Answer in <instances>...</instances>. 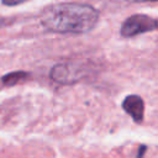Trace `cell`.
Here are the masks:
<instances>
[{"label":"cell","mask_w":158,"mask_h":158,"mask_svg":"<svg viewBox=\"0 0 158 158\" xmlns=\"http://www.w3.org/2000/svg\"><path fill=\"white\" fill-rule=\"evenodd\" d=\"M157 28H158V20L147 15L137 14V15L130 16L122 23L121 35L123 37H132V36H136L143 32H149Z\"/></svg>","instance_id":"cell-2"},{"label":"cell","mask_w":158,"mask_h":158,"mask_svg":"<svg viewBox=\"0 0 158 158\" xmlns=\"http://www.w3.org/2000/svg\"><path fill=\"white\" fill-rule=\"evenodd\" d=\"M49 75L59 84H73L85 75V68L77 63H60L51 69Z\"/></svg>","instance_id":"cell-3"},{"label":"cell","mask_w":158,"mask_h":158,"mask_svg":"<svg viewBox=\"0 0 158 158\" xmlns=\"http://www.w3.org/2000/svg\"><path fill=\"white\" fill-rule=\"evenodd\" d=\"M23 1H26V0H2V4L7 5V6H15V5L22 4Z\"/></svg>","instance_id":"cell-6"},{"label":"cell","mask_w":158,"mask_h":158,"mask_svg":"<svg viewBox=\"0 0 158 158\" xmlns=\"http://www.w3.org/2000/svg\"><path fill=\"white\" fill-rule=\"evenodd\" d=\"M26 77H27V73H25V72H11V73L4 75L1 80L5 85L11 86V85H15V84L22 81Z\"/></svg>","instance_id":"cell-5"},{"label":"cell","mask_w":158,"mask_h":158,"mask_svg":"<svg viewBox=\"0 0 158 158\" xmlns=\"http://www.w3.org/2000/svg\"><path fill=\"white\" fill-rule=\"evenodd\" d=\"M99 20L96 9L88 4L62 2L47 9L42 16V25L58 33H84L93 30Z\"/></svg>","instance_id":"cell-1"},{"label":"cell","mask_w":158,"mask_h":158,"mask_svg":"<svg viewBox=\"0 0 158 158\" xmlns=\"http://www.w3.org/2000/svg\"><path fill=\"white\" fill-rule=\"evenodd\" d=\"M122 109L133 118V121H136L137 123L142 122L144 114V104L138 95H128L122 102Z\"/></svg>","instance_id":"cell-4"},{"label":"cell","mask_w":158,"mask_h":158,"mask_svg":"<svg viewBox=\"0 0 158 158\" xmlns=\"http://www.w3.org/2000/svg\"><path fill=\"white\" fill-rule=\"evenodd\" d=\"M131 2H146V1H158V0H127Z\"/></svg>","instance_id":"cell-7"}]
</instances>
